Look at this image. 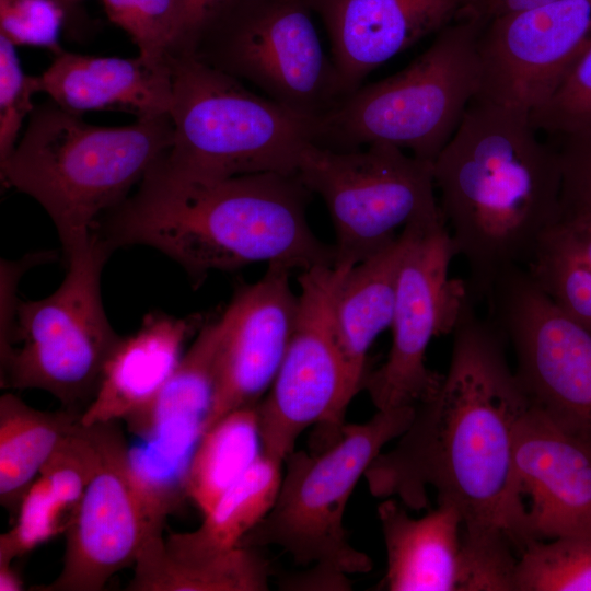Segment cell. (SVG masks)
<instances>
[{"mask_svg":"<svg viewBox=\"0 0 591 591\" xmlns=\"http://www.w3.org/2000/svg\"><path fill=\"white\" fill-rule=\"evenodd\" d=\"M55 258L51 252L32 253L19 260L1 262V323L0 357L4 361L13 349L15 317L19 301L15 297L18 282L24 271L35 265Z\"/></svg>","mask_w":591,"mask_h":591,"instance_id":"36","label":"cell"},{"mask_svg":"<svg viewBox=\"0 0 591 591\" xmlns=\"http://www.w3.org/2000/svg\"><path fill=\"white\" fill-rule=\"evenodd\" d=\"M486 300L531 405L591 449V333L558 309L525 268L503 275Z\"/></svg>","mask_w":591,"mask_h":591,"instance_id":"12","label":"cell"},{"mask_svg":"<svg viewBox=\"0 0 591 591\" xmlns=\"http://www.w3.org/2000/svg\"><path fill=\"white\" fill-rule=\"evenodd\" d=\"M24 583L12 563H0V591H21Z\"/></svg>","mask_w":591,"mask_h":591,"instance_id":"41","label":"cell"},{"mask_svg":"<svg viewBox=\"0 0 591 591\" xmlns=\"http://www.w3.org/2000/svg\"><path fill=\"white\" fill-rule=\"evenodd\" d=\"M99 463L78 512L65 533L59 575L35 591H101L125 567L135 564L157 524L128 468V442L118 420L94 424Z\"/></svg>","mask_w":591,"mask_h":591,"instance_id":"16","label":"cell"},{"mask_svg":"<svg viewBox=\"0 0 591 591\" xmlns=\"http://www.w3.org/2000/svg\"><path fill=\"white\" fill-rule=\"evenodd\" d=\"M37 76L23 72L15 46L0 35V164L13 152L25 117L34 109Z\"/></svg>","mask_w":591,"mask_h":591,"instance_id":"33","label":"cell"},{"mask_svg":"<svg viewBox=\"0 0 591 591\" xmlns=\"http://www.w3.org/2000/svg\"><path fill=\"white\" fill-rule=\"evenodd\" d=\"M482 26L460 16L402 71L341 97L314 120L313 143L344 151L383 142L433 163L478 95Z\"/></svg>","mask_w":591,"mask_h":591,"instance_id":"6","label":"cell"},{"mask_svg":"<svg viewBox=\"0 0 591 591\" xmlns=\"http://www.w3.org/2000/svg\"><path fill=\"white\" fill-rule=\"evenodd\" d=\"M51 100L35 106L1 181L34 198L48 213L65 258L91 244L96 223L127 198L170 147V114L123 127L83 121Z\"/></svg>","mask_w":591,"mask_h":591,"instance_id":"4","label":"cell"},{"mask_svg":"<svg viewBox=\"0 0 591 591\" xmlns=\"http://www.w3.org/2000/svg\"><path fill=\"white\" fill-rule=\"evenodd\" d=\"M312 12L309 0H237L202 32L189 56L315 120L344 94Z\"/></svg>","mask_w":591,"mask_h":591,"instance_id":"9","label":"cell"},{"mask_svg":"<svg viewBox=\"0 0 591 591\" xmlns=\"http://www.w3.org/2000/svg\"><path fill=\"white\" fill-rule=\"evenodd\" d=\"M169 63L173 138L146 175L173 182L297 175L303 150L313 143L314 120L194 56H173Z\"/></svg>","mask_w":591,"mask_h":591,"instance_id":"5","label":"cell"},{"mask_svg":"<svg viewBox=\"0 0 591 591\" xmlns=\"http://www.w3.org/2000/svg\"><path fill=\"white\" fill-rule=\"evenodd\" d=\"M297 176L329 212L334 265L354 266L391 245L407 224L442 217L432 163L392 144L338 151L310 143Z\"/></svg>","mask_w":591,"mask_h":591,"instance_id":"10","label":"cell"},{"mask_svg":"<svg viewBox=\"0 0 591 591\" xmlns=\"http://www.w3.org/2000/svg\"><path fill=\"white\" fill-rule=\"evenodd\" d=\"M517 553L530 542L591 537V449L530 405L513 444Z\"/></svg>","mask_w":591,"mask_h":591,"instance_id":"17","label":"cell"},{"mask_svg":"<svg viewBox=\"0 0 591 591\" xmlns=\"http://www.w3.org/2000/svg\"><path fill=\"white\" fill-rule=\"evenodd\" d=\"M555 138L561 170L563 216H591V129Z\"/></svg>","mask_w":591,"mask_h":591,"instance_id":"35","label":"cell"},{"mask_svg":"<svg viewBox=\"0 0 591 591\" xmlns=\"http://www.w3.org/2000/svg\"><path fill=\"white\" fill-rule=\"evenodd\" d=\"M290 269L280 264L240 288L225 309L229 324L219 349L213 396L204 433L229 413L259 403L271 385L297 318Z\"/></svg>","mask_w":591,"mask_h":591,"instance_id":"18","label":"cell"},{"mask_svg":"<svg viewBox=\"0 0 591 591\" xmlns=\"http://www.w3.org/2000/svg\"><path fill=\"white\" fill-rule=\"evenodd\" d=\"M128 591H266L270 567L254 547L237 546L215 558L182 561L166 551L163 531L151 533L134 564Z\"/></svg>","mask_w":591,"mask_h":591,"instance_id":"26","label":"cell"},{"mask_svg":"<svg viewBox=\"0 0 591 591\" xmlns=\"http://www.w3.org/2000/svg\"><path fill=\"white\" fill-rule=\"evenodd\" d=\"M408 244L396 281L392 345L384 363L364 378L376 410L417 406L439 387L442 375L426 364L433 337L452 333L470 298L465 280L451 278L455 255L442 219L406 225Z\"/></svg>","mask_w":591,"mask_h":591,"instance_id":"13","label":"cell"},{"mask_svg":"<svg viewBox=\"0 0 591 591\" xmlns=\"http://www.w3.org/2000/svg\"><path fill=\"white\" fill-rule=\"evenodd\" d=\"M237 0H181L182 31L174 54L190 55L202 32Z\"/></svg>","mask_w":591,"mask_h":591,"instance_id":"37","label":"cell"},{"mask_svg":"<svg viewBox=\"0 0 591 591\" xmlns=\"http://www.w3.org/2000/svg\"><path fill=\"white\" fill-rule=\"evenodd\" d=\"M558 0H463V10L461 16L471 18L482 24L488 21L544 5Z\"/></svg>","mask_w":591,"mask_h":591,"instance_id":"38","label":"cell"},{"mask_svg":"<svg viewBox=\"0 0 591 591\" xmlns=\"http://www.w3.org/2000/svg\"><path fill=\"white\" fill-rule=\"evenodd\" d=\"M591 43V0H558L483 24L477 97L532 113Z\"/></svg>","mask_w":591,"mask_h":591,"instance_id":"15","label":"cell"},{"mask_svg":"<svg viewBox=\"0 0 591 591\" xmlns=\"http://www.w3.org/2000/svg\"><path fill=\"white\" fill-rule=\"evenodd\" d=\"M80 417L70 409H35L11 393L0 397V502L11 515Z\"/></svg>","mask_w":591,"mask_h":591,"instance_id":"27","label":"cell"},{"mask_svg":"<svg viewBox=\"0 0 591 591\" xmlns=\"http://www.w3.org/2000/svg\"><path fill=\"white\" fill-rule=\"evenodd\" d=\"M416 406L376 410L361 424H344L317 453L292 451L276 500L243 537L242 546H277L298 565H317L346 575L366 573L372 559L355 548L344 528L349 498L372 461L398 438Z\"/></svg>","mask_w":591,"mask_h":591,"instance_id":"7","label":"cell"},{"mask_svg":"<svg viewBox=\"0 0 591 591\" xmlns=\"http://www.w3.org/2000/svg\"><path fill=\"white\" fill-rule=\"evenodd\" d=\"M309 2L328 35L344 96L362 85L381 65L457 20L463 10V0Z\"/></svg>","mask_w":591,"mask_h":591,"instance_id":"19","label":"cell"},{"mask_svg":"<svg viewBox=\"0 0 591 591\" xmlns=\"http://www.w3.org/2000/svg\"><path fill=\"white\" fill-rule=\"evenodd\" d=\"M386 549L383 586L390 591H460L462 519L450 505L412 518L396 498L378 506Z\"/></svg>","mask_w":591,"mask_h":591,"instance_id":"23","label":"cell"},{"mask_svg":"<svg viewBox=\"0 0 591 591\" xmlns=\"http://www.w3.org/2000/svg\"><path fill=\"white\" fill-rule=\"evenodd\" d=\"M281 465L262 452L204 514L196 530L165 537L167 553L177 560L197 561L240 546L273 507L282 478Z\"/></svg>","mask_w":591,"mask_h":591,"instance_id":"25","label":"cell"},{"mask_svg":"<svg viewBox=\"0 0 591 591\" xmlns=\"http://www.w3.org/2000/svg\"><path fill=\"white\" fill-rule=\"evenodd\" d=\"M260 453L256 405L229 413L202 434L194 452L187 498L206 514Z\"/></svg>","mask_w":591,"mask_h":591,"instance_id":"28","label":"cell"},{"mask_svg":"<svg viewBox=\"0 0 591 591\" xmlns=\"http://www.w3.org/2000/svg\"><path fill=\"white\" fill-rule=\"evenodd\" d=\"M229 324L227 310L202 326L159 392L124 420L136 442L128 444L130 476L153 521L187 498V474L204 434L215 389L216 366Z\"/></svg>","mask_w":591,"mask_h":591,"instance_id":"14","label":"cell"},{"mask_svg":"<svg viewBox=\"0 0 591 591\" xmlns=\"http://www.w3.org/2000/svg\"><path fill=\"white\" fill-rule=\"evenodd\" d=\"M65 18V10L54 0H0V35L14 46L60 53L59 32Z\"/></svg>","mask_w":591,"mask_h":591,"instance_id":"34","label":"cell"},{"mask_svg":"<svg viewBox=\"0 0 591 591\" xmlns=\"http://www.w3.org/2000/svg\"><path fill=\"white\" fill-rule=\"evenodd\" d=\"M470 297L454 327L449 368L416 406L393 449L363 477L378 498L408 509L450 505L462 519V591H513L517 500L513 444L531 405L507 358V339Z\"/></svg>","mask_w":591,"mask_h":591,"instance_id":"1","label":"cell"},{"mask_svg":"<svg viewBox=\"0 0 591 591\" xmlns=\"http://www.w3.org/2000/svg\"><path fill=\"white\" fill-rule=\"evenodd\" d=\"M38 91L62 108L125 109L137 117L170 114L173 101L169 62L81 55L61 50L39 76Z\"/></svg>","mask_w":591,"mask_h":591,"instance_id":"20","label":"cell"},{"mask_svg":"<svg viewBox=\"0 0 591 591\" xmlns=\"http://www.w3.org/2000/svg\"><path fill=\"white\" fill-rule=\"evenodd\" d=\"M524 268L558 309L591 333V265L555 228Z\"/></svg>","mask_w":591,"mask_h":591,"instance_id":"30","label":"cell"},{"mask_svg":"<svg viewBox=\"0 0 591 591\" xmlns=\"http://www.w3.org/2000/svg\"><path fill=\"white\" fill-rule=\"evenodd\" d=\"M351 265L301 271L293 331L266 397L256 405L262 452L279 462L300 434L318 425L335 438L351 397L334 326L335 298Z\"/></svg>","mask_w":591,"mask_h":591,"instance_id":"11","label":"cell"},{"mask_svg":"<svg viewBox=\"0 0 591 591\" xmlns=\"http://www.w3.org/2000/svg\"><path fill=\"white\" fill-rule=\"evenodd\" d=\"M199 322V317L147 314L140 328L121 337L107 359L97 391L81 413V424L124 420L147 404L175 371L183 345Z\"/></svg>","mask_w":591,"mask_h":591,"instance_id":"21","label":"cell"},{"mask_svg":"<svg viewBox=\"0 0 591 591\" xmlns=\"http://www.w3.org/2000/svg\"><path fill=\"white\" fill-rule=\"evenodd\" d=\"M112 252L93 232L89 247L66 259L68 270L55 292L19 301L13 345H22L1 362L2 387L46 391L70 410L90 404L121 339L106 316L101 292Z\"/></svg>","mask_w":591,"mask_h":591,"instance_id":"8","label":"cell"},{"mask_svg":"<svg viewBox=\"0 0 591 591\" xmlns=\"http://www.w3.org/2000/svg\"><path fill=\"white\" fill-rule=\"evenodd\" d=\"M513 591H591V537L528 543L518 555Z\"/></svg>","mask_w":591,"mask_h":591,"instance_id":"29","label":"cell"},{"mask_svg":"<svg viewBox=\"0 0 591 591\" xmlns=\"http://www.w3.org/2000/svg\"><path fill=\"white\" fill-rule=\"evenodd\" d=\"M407 244L405 227L391 245L354 265L338 288L334 326L351 399L363 387L364 366L372 343L391 326L397 275Z\"/></svg>","mask_w":591,"mask_h":591,"instance_id":"24","label":"cell"},{"mask_svg":"<svg viewBox=\"0 0 591 591\" xmlns=\"http://www.w3.org/2000/svg\"><path fill=\"white\" fill-rule=\"evenodd\" d=\"M95 427L79 421L24 494L13 525L0 535V563L65 534L99 463Z\"/></svg>","mask_w":591,"mask_h":591,"instance_id":"22","label":"cell"},{"mask_svg":"<svg viewBox=\"0 0 591 591\" xmlns=\"http://www.w3.org/2000/svg\"><path fill=\"white\" fill-rule=\"evenodd\" d=\"M312 193L297 175L254 173L211 182L143 176L94 232L115 251L144 245L165 254L198 286L210 271L254 263L301 271L334 265L333 245L306 220Z\"/></svg>","mask_w":591,"mask_h":591,"instance_id":"3","label":"cell"},{"mask_svg":"<svg viewBox=\"0 0 591 591\" xmlns=\"http://www.w3.org/2000/svg\"><path fill=\"white\" fill-rule=\"evenodd\" d=\"M531 113L475 97L432 163L439 208L472 300L524 268L563 216L561 170Z\"/></svg>","mask_w":591,"mask_h":591,"instance_id":"2","label":"cell"},{"mask_svg":"<svg viewBox=\"0 0 591 591\" xmlns=\"http://www.w3.org/2000/svg\"><path fill=\"white\" fill-rule=\"evenodd\" d=\"M531 118L537 130L554 137L591 129V43Z\"/></svg>","mask_w":591,"mask_h":591,"instance_id":"32","label":"cell"},{"mask_svg":"<svg viewBox=\"0 0 591 591\" xmlns=\"http://www.w3.org/2000/svg\"><path fill=\"white\" fill-rule=\"evenodd\" d=\"M54 1L58 3V0H54ZM58 4H59V3H58ZM59 5H60V4H59ZM60 7H61V5H60Z\"/></svg>","mask_w":591,"mask_h":591,"instance_id":"43","label":"cell"},{"mask_svg":"<svg viewBox=\"0 0 591 591\" xmlns=\"http://www.w3.org/2000/svg\"><path fill=\"white\" fill-rule=\"evenodd\" d=\"M77 0H58V3L61 5V8L65 10V12L67 13V11L73 5V3L76 2Z\"/></svg>","mask_w":591,"mask_h":591,"instance_id":"42","label":"cell"},{"mask_svg":"<svg viewBox=\"0 0 591 591\" xmlns=\"http://www.w3.org/2000/svg\"><path fill=\"white\" fill-rule=\"evenodd\" d=\"M108 20L124 30L139 55L169 62L182 31L181 0H101Z\"/></svg>","mask_w":591,"mask_h":591,"instance_id":"31","label":"cell"},{"mask_svg":"<svg viewBox=\"0 0 591 591\" xmlns=\"http://www.w3.org/2000/svg\"><path fill=\"white\" fill-rule=\"evenodd\" d=\"M555 230L573 251L591 265V216H563Z\"/></svg>","mask_w":591,"mask_h":591,"instance_id":"39","label":"cell"},{"mask_svg":"<svg viewBox=\"0 0 591 591\" xmlns=\"http://www.w3.org/2000/svg\"><path fill=\"white\" fill-rule=\"evenodd\" d=\"M348 575L313 565L311 570L288 578L289 583H285L290 589L300 590H350L351 584Z\"/></svg>","mask_w":591,"mask_h":591,"instance_id":"40","label":"cell"}]
</instances>
